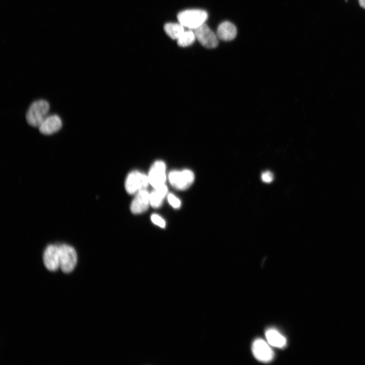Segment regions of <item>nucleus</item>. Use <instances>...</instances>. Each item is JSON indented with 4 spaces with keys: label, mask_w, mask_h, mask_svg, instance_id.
Here are the masks:
<instances>
[{
    "label": "nucleus",
    "mask_w": 365,
    "mask_h": 365,
    "mask_svg": "<svg viewBox=\"0 0 365 365\" xmlns=\"http://www.w3.org/2000/svg\"><path fill=\"white\" fill-rule=\"evenodd\" d=\"M50 109L48 102L40 99L33 101L28 107L26 114L27 123L35 127H39L48 116Z\"/></svg>",
    "instance_id": "1"
},
{
    "label": "nucleus",
    "mask_w": 365,
    "mask_h": 365,
    "mask_svg": "<svg viewBox=\"0 0 365 365\" xmlns=\"http://www.w3.org/2000/svg\"><path fill=\"white\" fill-rule=\"evenodd\" d=\"M177 17L179 23L184 27L195 30L205 23L208 14L203 10L190 9L180 12Z\"/></svg>",
    "instance_id": "2"
},
{
    "label": "nucleus",
    "mask_w": 365,
    "mask_h": 365,
    "mask_svg": "<svg viewBox=\"0 0 365 365\" xmlns=\"http://www.w3.org/2000/svg\"><path fill=\"white\" fill-rule=\"evenodd\" d=\"M60 250V269L65 274L72 272L78 262V256L75 248L67 244L59 245Z\"/></svg>",
    "instance_id": "3"
},
{
    "label": "nucleus",
    "mask_w": 365,
    "mask_h": 365,
    "mask_svg": "<svg viewBox=\"0 0 365 365\" xmlns=\"http://www.w3.org/2000/svg\"><path fill=\"white\" fill-rule=\"evenodd\" d=\"M168 178L173 188L177 190H184L193 184L195 175L193 172L189 169L173 170L169 173Z\"/></svg>",
    "instance_id": "4"
},
{
    "label": "nucleus",
    "mask_w": 365,
    "mask_h": 365,
    "mask_svg": "<svg viewBox=\"0 0 365 365\" xmlns=\"http://www.w3.org/2000/svg\"><path fill=\"white\" fill-rule=\"evenodd\" d=\"M149 184L148 175L138 171H133L128 175L125 187L128 193L133 194L146 189Z\"/></svg>",
    "instance_id": "5"
},
{
    "label": "nucleus",
    "mask_w": 365,
    "mask_h": 365,
    "mask_svg": "<svg viewBox=\"0 0 365 365\" xmlns=\"http://www.w3.org/2000/svg\"><path fill=\"white\" fill-rule=\"evenodd\" d=\"M43 261L45 268L48 271H57L60 268L59 245L51 244L47 246L43 252Z\"/></svg>",
    "instance_id": "6"
},
{
    "label": "nucleus",
    "mask_w": 365,
    "mask_h": 365,
    "mask_svg": "<svg viewBox=\"0 0 365 365\" xmlns=\"http://www.w3.org/2000/svg\"><path fill=\"white\" fill-rule=\"evenodd\" d=\"M196 38L207 48H214L218 45L217 35L205 23L194 30Z\"/></svg>",
    "instance_id": "7"
},
{
    "label": "nucleus",
    "mask_w": 365,
    "mask_h": 365,
    "mask_svg": "<svg viewBox=\"0 0 365 365\" xmlns=\"http://www.w3.org/2000/svg\"><path fill=\"white\" fill-rule=\"evenodd\" d=\"M149 184L154 188L165 184L166 180V165L161 160L155 161L152 165L149 174Z\"/></svg>",
    "instance_id": "8"
},
{
    "label": "nucleus",
    "mask_w": 365,
    "mask_h": 365,
    "mask_svg": "<svg viewBox=\"0 0 365 365\" xmlns=\"http://www.w3.org/2000/svg\"><path fill=\"white\" fill-rule=\"evenodd\" d=\"M252 351L254 357L259 361L267 362L274 357V353L269 345L263 340L258 339L252 344Z\"/></svg>",
    "instance_id": "9"
},
{
    "label": "nucleus",
    "mask_w": 365,
    "mask_h": 365,
    "mask_svg": "<svg viewBox=\"0 0 365 365\" xmlns=\"http://www.w3.org/2000/svg\"><path fill=\"white\" fill-rule=\"evenodd\" d=\"M150 195L146 189L137 193L130 205L131 211L134 214H139L146 211L150 204Z\"/></svg>",
    "instance_id": "10"
},
{
    "label": "nucleus",
    "mask_w": 365,
    "mask_h": 365,
    "mask_svg": "<svg viewBox=\"0 0 365 365\" xmlns=\"http://www.w3.org/2000/svg\"><path fill=\"white\" fill-rule=\"evenodd\" d=\"M62 126L61 118L57 115L48 116L39 127L40 132L44 135H51L58 131Z\"/></svg>",
    "instance_id": "11"
},
{
    "label": "nucleus",
    "mask_w": 365,
    "mask_h": 365,
    "mask_svg": "<svg viewBox=\"0 0 365 365\" xmlns=\"http://www.w3.org/2000/svg\"><path fill=\"white\" fill-rule=\"evenodd\" d=\"M237 35L235 26L230 22L224 21L221 23L217 29L216 35L218 39L229 41L235 39Z\"/></svg>",
    "instance_id": "12"
},
{
    "label": "nucleus",
    "mask_w": 365,
    "mask_h": 365,
    "mask_svg": "<svg viewBox=\"0 0 365 365\" xmlns=\"http://www.w3.org/2000/svg\"><path fill=\"white\" fill-rule=\"evenodd\" d=\"M266 337L268 344L272 346L282 348L286 345V339L278 331L270 329L266 332Z\"/></svg>",
    "instance_id": "13"
},
{
    "label": "nucleus",
    "mask_w": 365,
    "mask_h": 365,
    "mask_svg": "<svg viewBox=\"0 0 365 365\" xmlns=\"http://www.w3.org/2000/svg\"><path fill=\"white\" fill-rule=\"evenodd\" d=\"M154 189L150 195V204L154 208H158L161 205L167 193V188L164 184Z\"/></svg>",
    "instance_id": "14"
},
{
    "label": "nucleus",
    "mask_w": 365,
    "mask_h": 365,
    "mask_svg": "<svg viewBox=\"0 0 365 365\" xmlns=\"http://www.w3.org/2000/svg\"><path fill=\"white\" fill-rule=\"evenodd\" d=\"M165 33L172 39L177 40L185 31L184 26L180 23H168L165 24Z\"/></svg>",
    "instance_id": "15"
},
{
    "label": "nucleus",
    "mask_w": 365,
    "mask_h": 365,
    "mask_svg": "<svg viewBox=\"0 0 365 365\" xmlns=\"http://www.w3.org/2000/svg\"><path fill=\"white\" fill-rule=\"evenodd\" d=\"M194 31L191 30L185 31L177 40L178 46L182 47H187L192 44L196 39Z\"/></svg>",
    "instance_id": "16"
},
{
    "label": "nucleus",
    "mask_w": 365,
    "mask_h": 365,
    "mask_svg": "<svg viewBox=\"0 0 365 365\" xmlns=\"http://www.w3.org/2000/svg\"><path fill=\"white\" fill-rule=\"evenodd\" d=\"M170 204L174 208H179L180 205V200L172 194H169L167 197Z\"/></svg>",
    "instance_id": "17"
},
{
    "label": "nucleus",
    "mask_w": 365,
    "mask_h": 365,
    "mask_svg": "<svg viewBox=\"0 0 365 365\" xmlns=\"http://www.w3.org/2000/svg\"><path fill=\"white\" fill-rule=\"evenodd\" d=\"M151 220L153 223L161 228H164L165 226V221L159 215L154 214L151 216Z\"/></svg>",
    "instance_id": "18"
},
{
    "label": "nucleus",
    "mask_w": 365,
    "mask_h": 365,
    "mask_svg": "<svg viewBox=\"0 0 365 365\" xmlns=\"http://www.w3.org/2000/svg\"><path fill=\"white\" fill-rule=\"evenodd\" d=\"M261 179L262 181L266 183L271 182L273 179L274 176L273 173L269 171L264 172L261 175Z\"/></svg>",
    "instance_id": "19"
},
{
    "label": "nucleus",
    "mask_w": 365,
    "mask_h": 365,
    "mask_svg": "<svg viewBox=\"0 0 365 365\" xmlns=\"http://www.w3.org/2000/svg\"><path fill=\"white\" fill-rule=\"evenodd\" d=\"M358 3L360 6L365 9V0H358Z\"/></svg>",
    "instance_id": "20"
}]
</instances>
